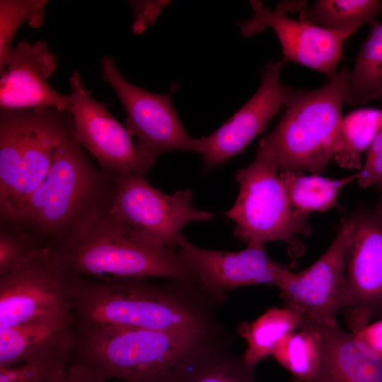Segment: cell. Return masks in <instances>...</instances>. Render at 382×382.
<instances>
[{"label":"cell","mask_w":382,"mask_h":382,"mask_svg":"<svg viewBox=\"0 0 382 382\" xmlns=\"http://www.w3.org/2000/svg\"><path fill=\"white\" fill-rule=\"evenodd\" d=\"M72 313L45 317L0 329V367L54 351L74 348Z\"/></svg>","instance_id":"d6986e66"},{"label":"cell","mask_w":382,"mask_h":382,"mask_svg":"<svg viewBox=\"0 0 382 382\" xmlns=\"http://www.w3.org/2000/svg\"><path fill=\"white\" fill-rule=\"evenodd\" d=\"M382 13L378 0H318L299 12V19L325 29L354 33Z\"/></svg>","instance_id":"cb8c5ba5"},{"label":"cell","mask_w":382,"mask_h":382,"mask_svg":"<svg viewBox=\"0 0 382 382\" xmlns=\"http://www.w3.org/2000/svg\"><path fill=\"white\" fill-rule=\"evenodd\" d=\"M73 349H63L30 358L8 367H0V382H46L69 366Z\"/></svg>","instance_id":"83f0119b"},{"label":"cell","mask_w":382,"mask_h":382,"mask_svg":"<svg viewBox=\"0 0 382 382\" xmlns=\"http://www.w3.org/2000/svg\"><path fill=\"white\" fill-rule=\"evenodd\" d=\"M350 71L342 67L322 87L293 89L276 127L261 142L272 155L279 173L323 172L333 158L342 119Z\"/></svg>","instance_id":"277c9868"},{"label":"cell","mask_w":382,"mask_h":382,"mask_svg":"<svg viewBox=\"0 0 382 382\" xmlns=\"http://www.w3.org/2000/svg\"><path fill=\"white\" fill-rule=\"evenodd\" d=\"M57 65V59L45 41L18 42L11 49L1 75V108L69 110V95L58 93L47 81Z\"/></svg>","instance_id":"e0dca14e"},{"label":"cell","mask_w":382,"mask_h":382,"mask_svg":"<svg viewBox=\"0 0 382 382\" xmlns=\"http://www.w3.org/2000/svg\"><path fill=\"white\" fill-rule=\"evenodd\" d=\"M382 125V110L360 108L342 117L333 159L342 168H361L366 152Z\"/></svg>","instance_id":"d4e9b609"},{"label":"cell","mask_w":382,"mask_h":382,"mask_svg":"<svg viewBox=\"0 0 382 382\" xmlns=\"http://www.w3.org/2000/svg\"><path fill=\"white\" fill-rule=\"evenodd\" d=\"M45 0L0 1V74L5 71L6 59L16 33L25 22L40 27L44 20Z\"/></svg>","instance_id":"4316f807"},{"label":"cell","mask_w":382,"mask_h":382,"mask_svg":"<svg viewBox=\"0 0 382 382\" xmlns=\"http://www.w3.org/2000/svg\"><path fill=\"white\" fill-rule=\"evenodd\" d=\"M376 207L382 211V196Z\"/></svg>","instance_id":"836d02e7"},{"label":"cell","mask_w":382,"mask_h":382,"mask_svg":"<svg viewBox=\"0 0 382 382\" xmlns=\"http://www.w3.org/2000/svg\"><path fill=\"white\" fill-rule=\"evenodd\" d=\"M102 77L115 91L125 110L126 129L153 166L163 154L192 151L194 139L184 129L168 94L144 90L126 81L110 55L101 59Z\"/></svg>","instance_id":"7c38bea8"},{"label":"cell","mask_w":382,"mask_h":382,"mask_svg":"<svg viewBox=\"0 0 382 382\" xmlns=\"http://www.w3.org/2000/svg\"><path fill=\"white\" fill-rule=\"evenodd\" d=\"M350 71L345 102L365 104L382 99V23L374 19Z\"/></svg>","instance_id":"603a6c76"},{"label":"cell","mask_w":382,"mask_h":382,"mask_svg":"<svg viewBox=\"0 0 382 382\" xmlns=\"http://www.w3.org/2000/svg\"><path fill=\"white\" fill-rule=\"evenodd\" d=\"M106 207L69 245L60 250L71 272L100 280L158 277L197 282L176 250L137 240Z\"/></svg>","instance_id":"5b68a950"},{"label":"cell","mask_w":382,"mask_h":382,"mask_svg":"<svg viewBox=\"0 0 382 382\" xmlns=\"http://www.w3.org/2000/svg\"><path fill=\"white\" fill-rule=\"evenodd\" d=\"M113 173L96 168L82 149L73 118L62 134L47 176L1 224L37 248L69 245L107 207Z\"/></svg>","instance_id":"7a4b0ae2"},{"label":"cell","mask_w":382,"mask_h":382,"mask_svg":"<svg viewBox=\"0 0 382 382\" xmlns=\"http://www.w3.org/2000/svg\"><path fill=\"white\" fill-rule=\"evenodd\" d=\"M70 273L60 250L38 248L0 276V329L72 313L67 289Z\"/></svg>","instance_id":"9c48e42d"},{"label":"cell","mask_w":382,"mask_h":382,"mask_svg":"<svg viewBox=\"0 0 382 382\" xmlns=\"http://www.w3.org/2000/svg\"><path fill=\"white\" fill-rule=\"evenodd\" d=\"M357 180L361 187L376 185L382 191V125L366 152Z\"/></svg>","instance_id":"f546056e"},{"label":"cell","mask_w":382,"mask_h":382,"mask_svg":"<svg viewBox=\"0 0 382 382\" xmlns=\"http://www.w3.org/2000/svg\"><path fill=\"white\" fill-rule=\"evenodd\" d=\"M69 108L76 136L98 161L100 168L112 173H132L143 177L152 165L144 157L126 128L109 112L105 103L91 96L81 75L70 78Z\"/></svg>","instance_id":"5bb4252c"},{"label":"cell","mask_w":382,"mask_h":382,"mask_svg":"<svg viewBox=\"0 0 382 382\" xmlns=\"http://www.w3.org/2000/svg\"><path fill=\"white\" fill-rule=\"evenodd\" d=\"M352 224L342 221L327 250L310 267L291 270L277 286L284 306L299 312L304 325L324 328L338 325L346 291V257Z\"/></svg>","instance_id":"8fae6325"},{"label":"cell","mask_w":382,"mask_h":382,"mask_svg":"<svg viewBox=\"0 0 382 382\" xmlns=\"http://www.w3.org/2000/svg\"><path fill=\"white\" fill-rule=\"evenodd\" d=\"M275 161L260 141L253 162L236 174L239 193L225 215L235 223L233 236L248 248L266 243L294 244L299 235H309L308 216L291 206Z\"/></svg>","instance_id":"52a82bcc"},{"label":"cell","mask_w":382,"mask_h":382,"mask_svg":"<svg viewBox=\"0 0 382 382\" xmlns=\"http://www.w3.org/2000/svg\"><path fill=\"white\" fill-rule=\"evenodd\" d=\"M349 219L342 312L349 332H354L382 318V211L359 207Z\"/></svg>","instance_id":"30bf717a"},{"label":"cell","mask_w":382,"mask_h":382,"mask_svg":"<svg viewBox=\"0 0 382 382\" xmlns=\"http://www.w3.org/2000/svg\"><path fill=\"white\" fill-rule=\"evenodd\" d=\"M72 121L54 108L1 110L0 219L7 218L45 180L57 142Z\"/></svg>","instance_id":"8992f818"},{"label":"cell","mask_w":382,"mask_h":382,"mask_svg":"<svg viewBox=\"0 0 382 382\" xmlns=\"http://www.w3.org/2000/svg\"><path fill=\"white\" fill-rule=\"evenodd\" d=\"M305 324L303 316L287 306L271 308L252 322L239 325L238 334L247 347L242 356L251 366L272 357L280 342Z\"/></svg>","instance_id":"44dd1931"},{"label":"cell","mask_w":382,"mask_h":382,"mask_svg":"<svg viewBox=\"0 0 382 382\" xmlns=\"http://www.w3.org/2000/svg\"><path fill=\"white\" fill-rule=\"evenodd\" d=\"M46 382H107V381L92 369L70 362L64 372Z\"/></svg>","instance_id":"4dcf8cb0"},{"label":"cell","mask_w":382,"mask_h":382,"mask_svg":"<svg viewBox=\"0 0 382 382\" xmlns=\"http://www.w3.org/2000/svg\"><path fill=\"white\" fill-rule=\"evenodd\" d=\"M137 13V21L134 24V32L140 33L144 29L146 23L154 21L161 1H133L131 3Z\"/></svg>","instance_id":"d6a6232c"},{"label":"cell","mask_w":382,"mask_h":382,"mask_svg":"<svg viewBox=\"0 0 382 382\" xmlns=\"http://www.w3.org/2000/svg\"><path fill=\"white\" fill-rule=\"evenodd\" d=\"M285 60L268 62L255 95L212 134L194 139L192 151L199 153L205 170L219 166L241 152L267 127L285 105L292 88L280 81Z\"/></svg>","instance_id":"9a60e30c"},{"label":"cell","mask_w":382,"mask_h":382,"mask_svg":"<svg viewBox=\"0 0 382 382\" xmlns=\"http://www.w3.org/2000/svg\"><path fill=\"white\" fill-rule=\"evenodd\" d=\"M177 252L195 274L199 284L219 303L228 291L240 286L269 284L278 286L290 270L265 253V248L239 251L201 248L184 237Z\"/></svg>","instance_id":"2e32d148"},{"label":"cell","mask_w":382,"mask_h":382,"mask_svg":"<svg viewBox=\"0 0 382 382\" xmlns=\"http://www.w3.org/2000/svg\"><path fill=\"white\" fill-rule=\"evenodd\" d=\"M192 197L189 190L168 195L153 187L143 176L113 173L106 210L137 240L177 251L185 226L215 216L213 212L195 208Z\"/></svg>","instance_id":"ba28073f"},{"label":"cell","mask_w":382,"mask_h":382,"mask_svg":"<svg viewBox=\"0 0 382 382\" xmlns=\"http://www.w3.org/2000/svg\"><path fill=\"white\" fill-rule=\"evenodd\" d=\"M322 340L319 371L313 382H382V357L338 325L317 328Z\"/></svg>","instance_id":"ac0fdd59"},{"label":"cell","mask_w":382,"mask_h":382,"mask_svg":"<svg viewBox=\"0 0 382 382\" xmlns=\"http://www.w3.org/2000/svg\"><path fill=\"white\" fill-rule=\"evenodd\" d=\"M254 368L230 350L223 334L191 351L168 382H257Z\"/></svg>","instance_id":"ffe728a7"},{"label":"cell","mask_w":382,"mask_h":382,"mask_svg":"<svg viewBox=\"0 0 382 382\" xmlns=\"http://www.w3.org/2000/svg\"><path fill=\"white\" fill-rule=\"evenodd\" d=\"M352 333L372 352L382 357V318Z\"/></svg>","instance_id":"1f68e13d"},{"label":"cell","mask_w":382,"mask_h":382,"mask_svg":"<svg viewBox=\"0 0 382 382\" xmlns=\"http://www.w3.org/2000/svg\"><path fill=\"white\" fill-rule=\"evenodd\" d=\"M289 203L299 214L308 216L313 212H324L337 205L340 190L357 180V173L340 179L318 175H306L301 171L279 173Z\"/></svg>","instance_id":"7402d4cb"},{"label":"cell","mask_w":382,"mask_h":382,"mask_svg":"<svg viewBox=\"0 0 382 382\" xmlns=\"http://www.w3.org/2000/svg\"><path fill=\"white\" fill-rule=\"evenodd\" d=\"M250 4L254 16L238 23L242 35L251 36L272 28L286 59L321 72L328 79L337 74L343 44L352 33L325 29L286 16L288 12L301 11L306 1H284L273 10L260 1H250Z\"/></svg>","instance_id":"4fadbf2b"},{"label":"cell","mask_w":382,"mask_h":382,"mask_svg":"<svg viewBox=\"0 0 382 382\" xmlns=\"http://www.w3.org/2000/svg\"><path fill=\"white\" fill-rule=\"evenodd\" d=\"M67 289L75 328L223 330L214 315L219 302L197 282L100 280L71 272Z\"/></svg>","instance_id":"6da1fadb"},{"label":"cell","mask_w":382,"mask_h":382,"mask_svg":"<svg viewBox=\"0 0 382 382\" xmlns=\"http://www.w3.org/2000/svg\"><path fill=\"white\" fill-rule=\"evenodd\" d=\"M76 329L71 361L107 381L168 382L194 349L224 330H156L115 326Z\"/></svg>","instance_id":"3957f363"},{"label":"cell","mask_w":382,"mask_h":382,"mask_svg":"<svg viewBox=\"0 0 382 382\" xmlns=\"http://www.w3.org/2000/svg\"><path fill=\"white\" fill-rule=\"evenodd\" d=\"M38 249L23 233L0 225V276L20 265L34 250Z\"/></svg>","instance_id":"f1b7e54d"},{"label":"cell","mask_w":382,"mask_h":382,"mask_svg":"<svg viewBox=\"0 0 382 382\" xmlns=\"http://www.w3.org/2000/svg\"><path fill=\"white\" fill-rule=\"evenodd\" d=\"M321 355L320 330L304 325L288 335L272 357L289 371L293 382H313L320 369Z\"/></svg>","instance_id":"484cf974"}]
</instances>
